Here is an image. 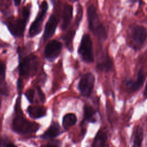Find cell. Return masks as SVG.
<instances>
[{"label":"cell","instance_id":"f1b7e54d","mask_svg":"<svg viewBox=\"0 0 147 147\" xmlns=\"http://www.w3.org/2000/svg\"><path fill=\"white\" fill-rule=\"evenodd\" d=\"M72 1H73V2H77V1H78L79 0H71Z\"/></svg>","mask_w":147,"mask_h":147},{"label":"cell","instance_id":"603a6c76","mask_svg":"<svg viewBox=\"0 0 147 147\" xmlns=\"http://www.w3.org/2000/svg\"><path fill=\"white\" fill-rule=\"evenodd\" d=\"M25 95L30 103H33L35 96V91L32 88L27 90L25 93Z\"/></svg>","mask_w":147,"mask_h":147},{"label":"cell","instance_id":"d4e9b609","mask_svg":"<svg viewBox=\"0 0 147 147\" xmlns=\"http://www.w3.org/2000/svg\"><path fill=\"white\" fill-rule=\"evenodd\" d=\"M143 96L145 99H147V80L145 86V88L143 92Z\"/></svg>","mask_w":147,"mask_h":147},{"label":"cell","instance_id":"8fae6325","mask_svg":"<svg viewBox=\"0 0 147 147\" xmlns=\"http://www.w3.org/2000/svg\"><path fill=\"white\" fill-rule=\"evenodd\" d=\"M58 25V20L56 17L52 14L49 16L44 28V31L43 33V40L44 41H47L52 37L54 34L56 29L57 28Z\"/></svg>","mask_w":147,"mask_h":147},{"label":"cell","instance_id":"52a82bcc","mask_svg":"<svg viewBox=\"0 0 147 147\" xmlns=\"http://www.w3.org/2000/svg\"><path fill=\"white\" fill-rule=\"evenodd\" d=\"M78 53L85 63H91L94 61L92 41L89 34H84L82 36L78 48Z\"/></svg>","mask_w":147,"mask_h":147},{"label":"cell","instance_id":"ba28073f","mask_svg":"<svg viewBox=\"0 0 147 147\" xmlns=\"http://www.w3.org/2000/svg\"><path fill=\"white\" fill-rule=\"evenodd\" d=\"M95 78L90 72L86 73L82 76L78 84V89L84 96H90L93 91Z\"/></svg>","mask_w":147,"mask_h":147},{"label":"cell","instance_id":"9c48e42d","mask_svg":"<svg viewBox=\"0 0 147 147\" xmlns=\"http://www.w3.org/2000/svg\"><path fill=\"white\" fill-rule=\"evenodd\" d=\"M62 49V44L56 40H53L48 42L44 49V56L49 61L55 60L60 54Z\"/></svg>","mask_w":147,"mask_h":147},{"label":"cell","instance_id":"4316f807","mask_svg":"<svg viewBox=\"0 0 147 147\" xmlns=\"http://www.w3.org/2000/svg\"><path fill=\"white\" fill-rule=\"evenodd\" d=\"M129 2L131 3H134V2H137V0H129Z\"/></svg>","mask_w":147,"mask_h":147},{"label":"cell","instance_id":"7a4b0ae2","mask_svg":"<svg viewBox=\"0 0 147 147\" xmlns=\"http://www.w3.org/2000/svg\"><path fill=\"white\" fill-rule=\"evenodd\" d=\"M30 4L27 5L22 8L20 16L18 18H10L5 22V25L13 36L21 37L24 36L26 25L30 17Z\"/></svg>","mask_w":147,"mask_h":147},{"label":"cell","instance_id":"277c9868","mask_svg":"<svg viewBox=\"0 0 147 147\" xmlns=\"http://www.w3.org/2000/svg\"><path fill=\"white\" fill-rule=\"evenodd\" d=\"M130 45L135 51L140 50L147 40V29L143 25H132L129 29Z\"/></svg>","mask_w":147,"mask_h":147},{"label":"cell","instance_id":"30bf717a","mask_svg":"<svg viewBox=\"0 0 147 147\" xmlns=\"http://www.w3.org/2000/svg\"><path fill=\"white\" fill-rule=\"evenodd\" d=\"M145 79V74L143 69L141 68L138 70L136 78L134 80L126 79L124 81V84L127 89L132 92L138 91L143 86Z\"/></svg>","mask_w":147,"mask_h":147},{"label":"cell","instance_id":"6da1fadb","mask_svg":"<svg viewBox=\"0 0 147 147\" xmlns=\"http://www.w3.org/2000/svg\"><path fill=\"white\" fill-rule=\"evenodd\" d=\"M15 115L12 120V130L19 134H27L36 132L40 125L33 122L28 120L24 115L20 108V97L17 100L14 108Z\"/></svg>","mask_w":147,"mask_h":147},{"label":"cell","instance_id":"5bb4252c","mask_svg":"<svg viewBox=\"0 0 147 147\" xmlns=\"http://www.w3.org/2000/svg\"><path fill=\"white\" fill-rule=\"evenodd\" d=\"M60 134V126L56 122H53L48 129L40 136V138L43 140H49L57 137Z\"/></svg>","mask_w":147,"mask_h":147},{"label":"cell","instance_id":"5b68a950","mask_svg":"<svg viewBox=\"0 0 147 147\" xmlns=\"http://www.w3.org/2000/svg\"><path fill=\"white\" fill-rule=\"evenodd\" d=\"M38 67V61L37 57L33 55H29L23 57H19V75L24 78H28L33 76Z\"/></svg>","mask_w":147,"mask_h":147},{"label":"cell","instance_id":"cb8c5ba5","mask_svg":"<svg viewBox=\"0 0 147 147\" xmlns=\"http://www.w3.org/2000/svg\"><path fill=\"white\" fill-rule=\"evenodd\" d=\"M36 90H37V94H38V96L39 97V99L40 100L41 102H42V103L44 102L45 101V95L44 94V93L42 92L41 90L40 89V88L39 87H37L36 88Z\"/></svg>","mask_w":147,"mask_h":147},{"label":"cell","instance_id":"8992f818","mask_svg":"<svg viewBox=\"0 0 147 147\" xmlns=\"http://www.w3.org/2000/svg\"><path fill=\"white\" fill-rule=\"evenodd\" d=\"M49 5L46 1H43L39 7V11L33 22L31 24L29 31V37H34L40 33L42 30V26L44 18L47 15Z\"/></svg>","mask_w":147,"mask_h":147},{"label":"cell","instance_id":"ffe728a7","mask_svg":"<svg viewBox=\"0 0 147 147\" xmlns=\"http://www.w3.org/2000/svg\"><path fill=\"white\" fill-rule=\"evenodd\" d=\"M107 139L106 133L100 130L96 134L92 146H105L106 144Z\"/></svg>","mask_w":147,"mask_h":147},{"label":"cell","instance_id":"e0dca14e","mask_svg":"<svg viewBox=\"0 0 147 147\" xmlns=\"http://www.w3.org/2000/svg\"><path fill=\"white\" fill-rule=\"evenodd\" d=\"M83 121H86L90 123H95L96 122V112L92 106L87 105H84L83 107Z\"/></svg>","mask_w":147,"mask_h":147},{"label":"cell","instance_id":"2e32d148","mask_svg":"<svg viewBox=\"0 0 147 147\" xmlns=\"http://www.w3.org/2000/svg\"><path fill=\"white\" fill-rule=\"evenodd\" d=\"M27 113L32 119H38L46 115V109L41 106H29Z\"/></svg>","mask_w":147,"mask_h":147},{"label":"cell","instance_id":"44dd1931","mask_svg":"<svg viewBox=\"0 0 147 147\" xmlns=\"http://www.w3.org/2000/svg\"><path fill=\"white\" fill-rule=\"evenodd\" d=\"M75 34V30H69L63 37L64 41H65V44L66 47L70 51L72 50V40L74 37Z\"/></svg>","mask_w":147,"mask_h":147},{"label":"cell","instance_id":"83f0119b","mask_svg":"<svg viewBox=\"0 0 147 147\" xmlns=\"http://www.w3.org/2000/svg\"><path fill=\"white\" fill-rule=\"evenodd\" d=\"M51 1V2L53 3V4H54L55 3V0H50Z\"/></svg>","mask_w":147,"mask_h":147},{"label":"cell","instance_id":"484cf974","mask_svg":"<svg viewBox=\"0 0 147 147\" xmlns=\"http://www.w3.org/2000/svg\"><path fill=\"white\" fill-rule=\"evenodd\" d=\"M13 1H14V5L16 6H18L20 5V3H21V0H13Z\"/></svg>","mask_w":147,"mask_h":147},{"label":"cell","instance_id":"7402d4cb","mask_svg":"<svg viewBox=\"0 0 147 147\" xmlns=\"http://www.w3.org/2000/svg\"><path fill=\"white\" fill-rule=\"evenodd\" d=\"M83 17V9L82 7L80 5H78V7H77V13H76V24L77 25V26H79L82 18Z\"/></svg>","mask_w":147,"mask_h":147},{"label":"cell","instance_id":"4fadbf2b","mask_svg":"<svg viewBox=\"0 0 147 147\" xmlns=\"http://www.w3.org/2000/svg\"><path fill=\"white\" fill-rule=\"evenodd\" d=\"M113 67V60L107 54H105L100 57L96 64V68L100 71L105 72H110Z\"/></svg>","mask_w":147,"mask_h":147},{"label":"cell","instance_id":"d6986e66","mask_svg":"<svg viewBox=\"0 0 147 147\" xmlns=\"http://www.w3.org/2000/svg\"><path fill=\"white\" fill-rule=\"evenodd\" d=\"M77 122V117L74 113L66 114L63 118L62 124L64 129L67 130L69 127L75 125Z\"/></svg>","mask_w":147,"mask_h":147},{"label":"cell","instance_id":"9a60e30c","mask_svg":"<svg viewBox=\"0 0 147 147\" xmlns=\"http://www.w3.org/2000/svg\"><path fill=\"white\" fill-rule=\"evenodd\" d=\"M132 142L133 146H141L144 140V129L139 125H136L133 130L132 133Z\"/></svg>","mask_w":147,"mask_h":147},{"label":"cell","instance_id":"ac0fdd59","mask_svg":"<svg viewBox=\"0 0 147 147\" xmlns=\"http://www.w3.org/2000/svg\"><path fill=\"white\" fill-rule=\"evenodd\" d=\"M5 73L6 67L5 64L3 61L1 62L0 65V81H1V92L2 95H8V88L5 83Z\"/></svg>","mask_w":147,"mask_h":147},{"label":"cell","instance_id":"7c38bea8","mask_svg":"<svg viewBox=\"0 0 147 147\" xmlns=\"http://www.w3.org/2000/svg\"><path fill=\"white\" fill-rule=\"evenodd\" d=\"M73 16L72 6L68 3H65L64 5L62 16H61V28L63 30H66L69 26Z\"/></svg>","mask_w":147,"mask_h":147},{"label":"cell","instance_id":"3957f363","mask_svg":"<svg viewBox=\"0 0 147 147\" xmlns=\"http://www.w3.org/2000/svg\"><path fill=\"white\" fill-rule=\"evenodd\" d=\"M87 16L90 30L101 41L107 38V32L105 26L99 20L96 9L94 5H90L87 9Z\"/></svg>","mask_w":147,"mask_h":147}]
</instances>
